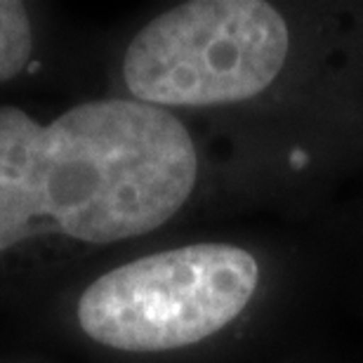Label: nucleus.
Returning a JSON list of instances; mask_svg holds the SVG:
<instances>
[{"instance_id":"f257e3e1","label":"nucleus","mask_w":363,"mask_h":363,"mask_svg":"<svg viewBox=\"0 0 363 363\" xmlns=\"http://www.w3.org/2000/svg\"><path fill=\"white\" fill-rule=\"evenodd\" d=\"M125 97L220 116L234 133L335 182L363 165V3L186 0L121 57Z\"/></svg>"},{"instance_id":"f03ea898","label":"nucleus","mask_w":363,"mask_h":363,"mask_svg":"<svg viewBox=\"0 0 363 363\" xmlns=\"http://www.w3.org/2000/svg\"><path fill=\"white\" fill-rule=\"evenodd\" d=\"M215 165L186 113L133 97L40 121L0 106V257L43 236L101 248L191 213Z\"/></svg>"},{"instance_id":"7ed1b4c3","label":"nucleus","mask_w":363,"mask_h":363,"mask_svg":"<svg viewBox=\"0 0 363 363\" xmlns=\"http://www.w3.org/2000/svg\"><path fill=\"white\" fill-rule=\"evenodd\" d=\"M300 281L290 248L203 238L116 264L83 290L81 330L133 357L206 350L288 307Z\"/></svg>"},{"instance_id":"20e7f679","label":"nucleus","mask_w":363,"mask_h":363,"mask_svg":"<svg viewBox=\"0 0 363 363\" xmlns=\"http://www.w3.org/2000/svg\"><path fill=\"white\" fill-rule=\"evenodd\" d=\"M33 55V24L24 3L0 0V83L17 78Z\"/></svg>"}]
</instances>
